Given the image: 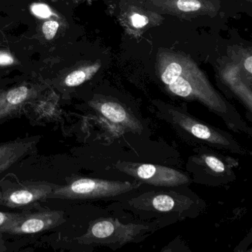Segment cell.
Returning a JSON list of instances; mask_svg holds the SVG:
<instances>
[{
	"label": "cell",
	"mask_w": 252,
	"mask_h": 252,
	"mask_svg": "<svg viewBox=\"0 0 252 252\" xmlns=\"http://www.w3.org/2000/svg\"><path fill=\"white\" fill-rule=\"evenodd\" d=\"M157 73L166 89L172 95L196 100L223 118L233 125L234 113L226 102L209 82L205 73L188 56L181 53L163 51L157 57Z\"/></svg>",
	"instance_id": "6da1fadb"
},
{
	"label": "cell",
	"mask_w": 252,
	"mask_h": 252,
	"mask_svg": "<svg viewBox=\"0 0 252 252\" xmlns=\"http://www.w3.org/2000/svg\"><path fill=\"white\" fill-rule=\"evenodd\" d=\"M141 185V182L82 178L74 180L67 185L56 186L48 198L70 200L104 198L125 194Z\"/></svg>",
	"instance_id": "7a4b0ae2"
},
{
	"label": "cell",
	"mask_w": 252,
	"mask_h": 252,
	"mask_svg": "<svg viewBox=\"0 0 252 252\" xmlns=\"http://www.w3.org/2000/svg\"><path fill=\"white\" fill-rule=\"evenodd\" d=\"M162 112L165 119L183 134H187L194 139L199 140L218 148L225 149L239 153L243 152L241 147L228 134L206 125L204 122H200L182 110L169 107Z\"/></svg>",
	"instance_id": "3957f363"
},
{
	"label": "cell",
	"mask_w": 252,
	"mask_h": 252,
	"mask_svg": "<svg viewBox=\"0 0 252 252\" xmlns=\"http://www.w3.org/2000/svg\"><path fill=\"white\" fill-rule=\"evenodd\" d=\"M141 224H124L117 219L101 218L91 224L88 232L82 237L84 243H103L121 246L133 241L139 234L148 231Z\"/></svg>",
	"instance_id": "277c9868"
},
{
	"label": "cell",
	"mask_w": 252,
	"mask_h": 252,
	"mask_svg": "<svg viewBox=\"0 0 252 252\" xmlns=\"http://www.w3.org/2000/svg\"><path fill=\"white\" fill-rule=\"evenodd\" d=\"M116 167L141 182L156 187H178L189 182L182 172L160 165L119 162Z\"/></svg>",
	"instance_id": "5b68a950"
},
{
	"label": "cell",
	"mask_w": 252,
	"mask_h": 252,
	"mask_svg": "<svg viewBox=\"0 0 252 252\" xmlns=\"http://www.w3.org/2000/svg\"><path fill=\"white\" fill-rule=\"evenodd\" d=\"M146 6L155 12L181 18L217 14L219 0H147Z\"/></svg>",
	"instance_id": "8992f818"
},
{
	"label": "cell",
	"mask_w": 252,
	"mask_h": 252,
	"mask_svg": "<svg viewBox=\"0 0 252 252\" xmlns=\"http://www.w3.org/2000/svg\"><path fill=\"white\" fill-rule=\"evenodd\" d=\"M65 220L60 211L47 210L32 214H21L12 223L2 230V234H33L56 228Z\"/></svg>",
	"instance_id": "52a82bcc"
},
{
	"label": "cell",
	"mask_w": 252,
	"mask_h": 252,
	"mask_svg": "<svg viewBox=\"0 0 252 252\" xmlns=\"http://www.w3.org/2000/svg\"><path fill=\"white\" fill-rule=\"evenodd\" d=\"M55 185L48 183H28L11 187L0 194V203L10 208L21 207L47 199Z\"/></svg>",
	"instance_id": "ba28073f"
},
{
	"label": "cell",
	"mask_w": 252,
	"mask_h": 252,
	"mask_svg": "<svg viewBox=\"0 0 252 252\" xmlns=\"http://www.w3.org/2000/svg\"><path fill=\"white\" fill-rule=\"evenodd\" d=\"M39 139V136H33L0 143V175L31 154Z\"/></svg>",
	"instance_id": "9c48e42d"
},
{
	"label": "cell",
	"mask_w": 252,
	"mask_h": 252,
	"mask_svg": "<svg viewBox=\"0 0 252 252\" xmlns=\"http://www.w3.org/2000/svg\"><path fill=\"white\" fill-rule=\"evenodd\" d=\"M91 106L111 122L119 124L135 132L141 130V126L139 122L119 103L102 100L93 103Z\"/></svg>",
	"instance_id": "30bf717a"
},
{
	"label": "cell",
	"mask_w": 252,
	"mask_h": 252,
	"mask_svg": "<svg viewBox=\"0 0 252 252\" xmlns=\"http://www.w3.org/2000/svg\"><path fill=\"white\" fill-rule=\"evenodd\" d=\"M32 94L26 86L17 87L0 95V124L17 115Z\"/></svg>",
	"instance_id": "8fae6325"
},
{
	"label": "cell",
	"mask_w": 252,
	"mask_h": 252,
	"mask_svg": "<svg viewBox=\"0 0 252 252\" xmlns=\"http://www.w3.org/2000/svg\"><path fill=\"white\" fill-rule=\"evenodd\" d=\"M222 79L251 111L252 105V89L251 87L247 86L242 78L240 65L237 64H229L227 65L222 70Z\"/></svg>",
	"instance_id": "7c38bea8"
},
{
	"label": "cell",
	"mask_w": 252,
	"mask_h": 252,
	"mask_svg": "<svg viewBox=\"0 0 252 252\" xmlns=\"http://www.w3.org/2000/svg\"><path fill=\"white\" fill-rule=\"evenodd\" d=\"M178 202L173 197L166 194H156L147 197L145 206L158 212H170L176 209Z\"/></svg>",
	"instance_id": "4fadbf2b"
},
{
	"label": "cell",
	"mask_w": 252,
	"mask_h": 252,
	"mask_svg": "<svg viewBox=\"0 0 252 252\" xmlns=\"http://www.w3.org/2000/svg\"><path fill=\"white\" fill-rule=\"evenodd\" d=\"M100 68V64H93L70 73L64 79V84L68 87H76L91 79Z\"/></svg>",
	"instance_id": "5bb4252c"
},
{
	"label": "cell",
	"mask_w": 252,
	"mask_h": 252,
	"mask_svg": "<svg viewBox=\"0 0 252 252\" xmlns=\"http://www.w3.org/2000/svg\"><path fill=\"white\" fill-rule=\"evenodd\" d=\"M201 160L205 166L215 174L225 173L227 172L226 165L220 158L215 155L205 154L201 156Z\"/></svg>",
	"instance_id": "9a60e30c"
},
{
	"label": "cell",
	"mask_w": 252,
	"mask_h": 252,
	"mask_svg": "<svg viewBox=\"0 0 252 252\" xmlns=\"http://www.w3.org/2000/svg\"><path fill=\"white\" fill-rule=\"evenodd\" d=\"M150 17L145 14L134 11L127 16L126 23L135 30H141L150 25Z\"/></svg>",
	"instance_id": "2e32d148"
},
{
	"label": "cell",
	"mask_w": 252,
	"mask_h": 252,
	"mask_svg": "<svg viewBox=\"0 0 252 252\" xmlns=\"http://www.w3.org/2000/svg\"><path fill=\"white\" fill-rule=\"evenodd\" d=\"M59 29V23L56 21H47L42 26V32L45 38L51 40L57 34Z\"/></svg>",
	"instance_id": "e0dca14e"
},
{
	"label": "cell",
	"mask_w": 252,
	"mask_h": 252,
	"mask_svg": "<svg viewBox=\"0 0 252 252\" xmlns=\"http://www.w3.org/2000/svg\"><path fill=\"white\" fill-rule=\"evenodd\" d=\"M20 215H21V214L0 212V232L5 227L14 222Z\"/></svg>",
	"instance_id": "ac0fdd59"
},
{
	"label": "cell",
	"mask_w": 252,
	"mask_h": 252,
	"mask_svg": "<svg viewBox=\"0 0 252 252\" xmlns=\"http://www.w3.org/2000/svg\"><path fill=\"white\" fill-rule=\"evenodd\" d=\"M32 11L35 15L40 17V18H49L52 15L51 8L45 4H34L32 7Z\"/></svg>",
	"instance_id": "d6986e66"
},
{
	"label": "cell",
	"mask_w": 252,
	"mask_h": 252,
	"mask_svg": "<svg viewBox=\"0 0 252 252\" xmlns=\"http://www.w3.org/2000/svg\"><path fill=\"white\" fill-rule=\"evenodd\" d=\"M243 63L242 64L243 69L245 71L247 72L249 75L252 76V57L251 54H249L248 56H246L243 59Z\"/></svg>",
	"instance_id": "ffe728a7"
},
{
	"label": "cell",
	"mask_w": 252,
	"mask_h": 252,
	"mask_svg": "<svg viewBox=\"0 0 252 252\" xmlns=\"http://www.w3.org/2000/svg\"><path fill=\"white\" fill-rule=\"evenodd\" d=\"M14 58L5 52H0V65H10L14 63Z\"/></svg>",
	"instance_id": "44dd1931"
},
{
	"label": "cell",
	"mask_w": 252,
	"mask_h": 252,
	"mask_svg": "<svg viewBox=\"0 0 252 252\" xmlns=\"http://www.w3.org/2000/svg\"><path fill=\"white\" fill-rule=\"evenodd\" d=\"M246 1H249V2H251V1H252V0H246Z\"/></svg>",
	"instance_id": "7402d4cb"
}]
</instances>
